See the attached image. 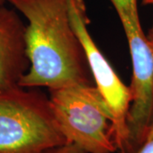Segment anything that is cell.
<instances>
[{
  "label": "cell",
  "mask_w": 153,
  "mask_h": 153,
  "mask_svg": "<svg viewBox=\"0 0 153 153\" xmlns=\"http://www.w3.org/2000/svg\"><path fill=\"white\" fill-rule=\"evenodd\" d=\"M27 21L30 62L19 86L54 89L92 84L82 43L72 26L68 0H9Z\"/></svg>",
  "instance_id": "1"
},
{
  "label": "cell",
  "mask_w": 153,
  "mask_h": 153,
  "mask_svg": "<svg viewBox=\"0 0 153 153\" xmlns=\"http://www.w3.org/2000/svg\"><path fill=\"white\" fill-rule=\"evenodd\" d=\"M66 144L42 91L17 86L0 92V153H49Z\"/></svg>",
  "instance_id": "2"
},
{
  "label": "cell",
  "mask_w": 153,
  "mask_h": 153,
  "mask_svg": "<svg viewBox=\"0 0 153 153\" xmlns=\"http://www.w3.org/2000/svg\"><path fill=\"white\" fill-rule=\"evenodd\" d=\"M49 92L53 113L68 144L87 153L117 152L111 135V111L95 85L75 84Z\"/></svg>",
  "instance_id": "3"
},
{
  "label": "cell",
  "mask_w": 153,
  "mask_h": 153,
  "mask_svg": "<svg viewBox=\"0 0 153 153\" xmlns=\"http://www.w3.org/2000/svg\"><path fill=\"white\" fill-rule=\"evenodd\" d=\"M123 27L131 56L133 94L128 117L132 153L145 142L153 120V54L143 31L138 0H110Z\"/></svg>",
  "instance_id": "4"
},
{
  "label": "cell",
  "mask_w": 153,
  "mask_h": 153,
  "mask_svg": "<svg viewBox=\"0 0 153 153\" xmlns=\"http://www.w3.org/2000/svg\"><path fill=\"white\" fill-rule=\"evenodd\" d=\"M72 26L82 43L94 85L103 95L112 114L111 135L120 153H132L128 117L133 100L130 86L122 81L99 49L88 30L89 18L84 0H68Z\"/></svg>",
  "instance_id": "5"
},
{
  "label": "cell",
  "mask_w": 153,
  "mask_h": 153,
  "mask_svg": "<svg viewBox=\"0 0 153 153\" xmlns=\"http://www.w3.org/2000/svg\"><path fill=\"white\" fill-rule=\"evenodd\" d=\"M26 27L16 9L0 6V92L19 86L29 68Z\"/></svg>",
  "instance_id": "6"
},
{
  "label": "cell",
  "mask_w": 153,
  "mask_h": 153,
  "mask_svg": "<svg viewBox=\"0 0 153 153\" xmlns=\"http://www.w3.org/2000/svg\"><path fill=\"white\" fill-rule=\"evenodd\" d=\"M49 153H87L85 152L84 151L81 150L80 148H78L74 145L71 144H66L63 146L57 148L53 150L52 152H50Z\"/></svg>",
  "instance_id": "7"
},
{
  "label": "cell",
  "mask_w": 153,
  "mask_h": 153,
  "mask_svg": "<svg viewBox=\"0 0 153 153\" xmlns=\"http://www.w3.org/2000/svg\"><path fill=\"white\" fill-rule=\"evenodd\" d=\"M134 153H153V139L146 140Z\"/></svg>",
  "instance_id": "8"
},
{
  "label": "cell",
  "mask_w": 153,
  "mask_h": 153,
  "mask_svg": "<svg viewBox=\"0 0 153 153\" xmlns=\"http://www.w3.org/2000/svg\"><path fill=\"white\" fill-rule=\"evenodd\" d=\"M151 139H153V120L152 122V123H151V125H150L149 129H148L147 134H146V137L145 141L147 140H151Z\"/></svg>",
  "instance_id": "9"
},
{
  "label": "cell",
  "mask_w": 153,
  "mask_h": 153,
  "mask_svg": "<svg viewBox=\"0 0 153 153\" xmlns=\"http://www.w3.org/2000/svg\"><path fill=\"white\" fill-rule=\"evenodd\" d=\"M142 3L145 5L153 6V0H142Z\"/></svg>",
  "instance_id": "10"
},
{
  "label": "cell",
  "mask_w": 153,
  "mask_h": 153,
  "mask_svg": "<svg viewBox=\"0 0 153 153\" xmlns=\"http://www.w3.org/2000/svg\"><path fill=\"white\" fill-rule=\"evenodd\" d=\"M148 37H152L153 36V22H152V27L150 29V31H149V33H148L147 35Z\"/></svg>",
  "instance_id": "11"
},
{
  "label": "cell",
  "mask_w": 153,
  "mask_h": 153,
  "mask_svg": "<svg viewBox=\"0 0 153 153\" xmlns=\"http://www.w3.org/2000/svg\"><path fill=\"white\" fill-rule=\"evenodd\" d=\"M148 39H149V43H150V45H151V48H152L153 54V38H148Z\"/></svg>",
  "instance_id": "12"
},
{
  "label": "cell",
  "mask_w": 153,
  "mask_h": 153,
  "mask_svg": "<svg viewBox=\"0 0 153 153\" xmlns=\"http://www.w3.org/2000/svg\"><path fill=\"white\" fill-rule=\"evenodd\" d=\"M6 3H9V0H0V6L5 5Z\"/></svg>",
  "instance_id": "13"
},
{
  "label": "cell",
  "mask_w": 153,
  "mask_h": 153,
  "mask_svg": "<svg viewBox=\"0 0 153 153\" xmlns=\"http://www.w3.org/2000/svg\"><path fill=\"white\" fill-rule=\"evenodd\" d=\"M147 37H148V36H147ZM148 38H153V36H152V37H148Z\"/></svg>",
  "instance_id": "14"
}]
</instances>
